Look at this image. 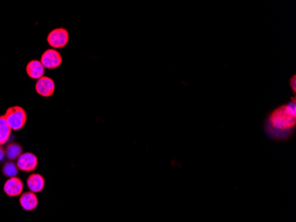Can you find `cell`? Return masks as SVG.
I'll use <instances>...</instances> for the list:
<instances>
[{"mask_svg":"<svg viewBox=\"0 0 296 222\" xmlns=\"http://www.w3.org/2000/svg\"><path fill=\"white\" fill-rule=\"evenodd\" d=\"M41 63L46 69H56L62 62V55L54 49L46 50L41 57Z\"/></svg>","mask_w":296,"mask_h":222,"instance_id":"cell-4","label":"cell"},{"mask_svg":"<svg viewBox=\"0 0 296 222\" xmlns=\"http://www.w3.org/2000/svg\"><path fill=\"white\" fill-rule=\"evenodd\" d=\"M69 32L65 29H56L50 32L47 42L53 48H62L69 42Z\"/></svg>","mask_w":296,"mask_h":222,"instance_id":"cell-3","label":"cell"},{"mask_svg":"<svg viewBox=\"0 0 296 222\" xmlns=\"http://www.w3.org/2000/svg\"><path fill=\"white\" fill-rule=\"evenodd\" d=\"M16 165L23 172H32L37 166V157L30 152L22 154L17 159Z\"/></svg>","mask_w":296,"mask_h":222,"instance_id":"cell-5","label":"cell"},{"mask_svg":"<svg viewBox=\"0 0 296 222\" xmlns=\"http://www.w3.org/2000/svg\"><path fill=\"white\" fill-rule=\"evenodd\" d=\"M22 152H23V149L19 144L12 143L7 147L6 155L8 159L14 160V159H18V157L23 154Z\"/></svg>","mask_w":296,"mask_h":222,"instance_id":"cell-12","label":"cell"},{"mask_svg":"<svg viewBox=\"0 0 296 222\" xmlns=\"http://www.w3.org/2000/svg\"><path fill=\"white\" fill-rule=\"evenodd\" d=\"M27 185L31 192L35 194L41 192L45 188V179L38 173H34L28 178Z\"/></svg>","mask_w":296,"mask_h":222,"instance_id":"cell-10","label":"cell"},{"mask_svg":"<svg viewBox=\"0 0 296 222\" xmlns=\"http://www.w3.org/2000/svg\"><path fill=\"white\" fill-rule=\"evenodd\" d=\"M263 128L270 141L284 142L291 140L296 133L295 96L268 111Z\"/></svg>","mask_w":296,"mask_h":222,"instance_id":"cell-1","label":"cell"},{"mask_svg":"<svg viewBox=\"0 0 296 222\" xmlns=\"http://www.w3.org/2000/svg\"><path fill=\"white\" fill-rule=\"evenodd\" d=\"M5 155H6V153H5V151H4L3 149H2V147H1V146H0V161L3 159L4 157H5Z\"/></svg>","mask_w":296,"mask_h":222,"instance_id":"cell-15","label":"cell"},{"mask_svg":"<svg viewBox=\"0 0 296 222\" xmlns=\"http://www.w3.org/2000/svg\"><path fill=\"white\" fill-rule=\"evenodd\" d=\"M20 205L25 211H33L38 206V198L31 191L23 193L20 197Z\"/></svg>","mask_w":296,"mask_h":222,"instance_id":"cell-8","label":"cell"},{"mask_svg":"<svg viewBox=\"0 0 296 222\" xmlns=\"http://www.w3.org/2000/svg\"><path fill=\"white\" fill-rule=\"evenodd\" d=\"M26 71L27 74H28V76H29L30 78L38 80V79L44 77L45 68H44V66H43L40 61L32 60V61L29 62V64L27 65Z\"/></svg>","mask_w":296,"mask_h":222,"instance_id":"cell-9","label":"cell"},{"mask_svg":"<svg viewBox=\"0 0 296 222\" xmlns=\"http://www.w3.org/2000/svg\"><path fill=\"white\" fill-rule=\"evenodd\" d=\"M288 85H289L290 89L293 91V96H295L296 95V75H293L290 77L288 79Z\"/></svg>","mask_w":296,"mask_h":222,"instance_id":"cell-14","label":"cell"},{"mask_svg":"<svg viewBox=\"0 0 296 222\" xmlns=\"http://www.w3.org/2000/svg\"><path fill=\"white\" fill-rule=\"evenodd\" d=\"M3 173L6 176L10 177V178L16 177L17 173H18V167L13 162H8L4 166Z\"/></svg>","mask_w":296,"mask_h":222,"instance_id":"cell-13","label":"cell"},{"mask_svg":"<svg viewBox=\"0 0 296 222\" xmlns=\"http://www.w3.org/2000/svg\"><path fill=\"white\" fill-rule=\"evenodd\" d=\"M10 126L7 124L4 116H0V146L4 145L9 140L11 135Z\"/></svg>","mask_w":296,"mask_h":222,"instance_id":"cell-11","label":"cell"},{"mask_svg":"<svg viewBox=\"0 0 296 222\" xmlns=\"http://www.w3.org/2000/svg\"><path fill=\"white\" fill-rule=\"evenodd\" d=\"M23 183L17 177H12L6 181L4 185V191L9 196H18L22 195Z\"/></svg>","mask_w":296,"mask_h":222,"instance_id":"cell-7","label":"cell"},{"mask_svg":"<svg viewBox=\"0 0 296 222\" xmlns=\"http://www.w3.org/2000/svg\"><path fill=\"white\" fill-rule=\"evenodd\" d=\"M54 90H55L54 82L48 77H43L36 82V91L41 96L50 97L54 92Z\"/></svg>","mask_w":296,"mask_h":222,"instance_id":"cell-6","label":"cell"},{"mask_svg":"<svg viewBox=\"0 0 296 222\" xmlns=\"http://www.w3.org/2000/svg\"><path fill=\"white\" fill-rule=\"evenodd\" d=\"M4 117L12 131H19L26 124V112L23 108L18 106L8 108Z\"/></svg>","mask_w":296,"mask_h":222,"instance_id":"cell-2","label":"cell"}]
</instances>
